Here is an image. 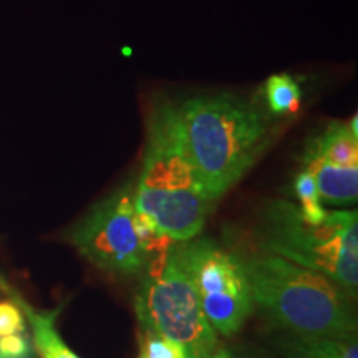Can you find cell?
I'll return each mask as SVG.
<instances>
[{
	"mask_svg": "<svg viewBox=\"0 0 358 358\" xmlns=\"http://www.w3.org/2000/svg\"><path fill=\"white\" fill-rule=\"evenodd\" d=\"M164 106L216 203L252 169L271 138L266 115L231 93H201Z\"/></svg>",
	"mask_w": 358,
	"mask_h": 358,
	"instance_id": "1",
	"label": "cell"
},
{
	"mask_svg": "<svg viewBox=\"0 0 358 358\" xmlns=\"http://www.w3.org/2000/svg\"><path fill=\"white\" fill-rule=\"evenodd\" d=\"M244 266L254 307L282 332L357 337L355 299L330 277L261 252Z\"/></svg>",
	"mask_w": 358,
	"mask_h": 358,
	"instance_id": "2",
	"label": "cell"
},
{
	"mask_svg": "<svg viewBox=\"0 0 358 358\" xmlns=\"http://www.w3.org/2000/svg\"><path fill=\"white\" fill-rule=\"evenodd\" d=\"M214 204L166 106H156L148 120L145 155L134 182V208L173 243H186L201 234Z\"/></svg>",
	"mask_w": 358,
	"mask_h": 358,
	"instance_id": "3",
	"label": "cell"
},
{
	"mask_svg": "<svg viewBox=\"0 0 358 358\" xmlns=\"http://www.w3.org/2000/svg\"><path fill=\"white\" fill-rule=\"evenodd\" d=\"M261 254H271L330 277L348 295L358 290V216L334 211L312 226L299 214V206L275 201L262 213L256 229Z\"/></svg>",
	"mask_w": 358,
	"mask_h": 358,
	"instance_id": "4",
	"label": "cell"
},
{
	"mask_svg": "<svg viewBox=\"0 0 358 358\" xmlns=\"http://www.w3.org/2000/svg\"><path fill=\"white\" fill-rule=\"evenodd\" d=\"M134 307L143 329L181 343L189 358H206L219 345L182 262L179 243L150 257Z\"/></svg>",
	"mask_w": 358,
	"mask_h": 358,
	"instance_id": "5",
	"label": "cell"
},
{
	"mask_svg": "<svg viewBox=\"0 0 358 358\" xmlns=\"http://www.w3.org/2000/svg\"><path fill=\"white\" fill-rule=\"evenodd\" d=\"M179 252L214 332L236 335L254 310L243 256L211 237L179 243Z\"/></svg>",
	"mask_w": 358,
	"mask_h": 358,
	"instance_id": "6",
	"label": "cell"
},
{
	"mask_svg": "<svg viewBox=\"0 0 358 358\" xmlns=\"http://www.w3.org/2000/svg\"><path fill=\"white\" fill-rule=\"evenodd\" d=\"M134 182L128 181L98 201L75 222L69 243L82 256L110 275H141L150 254L134 229Z\"/></svg>",
	"mask_w": 358,
	"mask_h": 358,
	"instance_id": "7",
	"label": "cell"
},
{
	"mask_svg": "<svg viewBox=\"0 0 358 358\" xmlns=\"http://www.w3.org/2000/svg\"><path fill=\"white\" fill-rule=\"evenodd\" d=\"M2 287L7 290L8 295L24 313L25 322H29L30 332H32V343L37 358H80L66 342L62 338L57 329V317L62 307L53 308V310H38L32 303L27 302L15 289L8 287L3 284Z\"/></svg>",
	"mask_w": 358,
	"mask_h": 358,
	"instance_id": "8",
	"label": "cell"
},
{
	"mask_svg": "<svg viewBox=\"0 0 358 358\" xmlns=\"http://www.w3.org/2000/svg\"><path fill=\"white\" fill-rule=\"evenodd\" d=\"M302 166L315 181L320 203L350 206L358 198V168L337 166L327 161L302 156Z\"/></svg>",
	"mask_w": 358,
	"mask_h": 358,
	"instance_id": "9",
	"label": "cell"
},
{
	"mask_svg": "<svg viewBox=\"0 0 358 358\" xmlns=\"http://www.w3.org/2000/svg\"><path fill=\"white\" fill-rule=\"evenodd\" d=\"M303 156H310L337 166L358 168L357 118L350 123L332 122L308 143Z\"/></svg>",
	"mask_w": 358,
	"mask_h": 358,
	"instance_id": "10",
	"label": "cell"
},
{
	"mask_svg": "<svg viewBox=\"0 0 358 358\" xmlns=\"http://www.w3.org/2000/svg\"><path fill=\"white\" fill-rule=\"evenodd\" d=\"M275 345L284 358H358L357 337L285 334Z\"/></svg>",
	"mask_w": 358,
	"mask_h": 358,
	"instance_id": "11",
	"label": "cell"
},
{
	"mask_svg": "<svg viewBox=\"0 0 358 358\" xmlns=\"http://www.w3.org/2000/svg\"><path fill=\"white\" fill-rule=\"evenodd\" d=\"M264 95H266L267 108L274 115L292 113L301 106V87L289 75H274L268 78Z\"/></svg>",
	"mask_w": 358,
	"mask_h": 358,
	"instance_id": "12",
	"label": "cell"
},
{
	"mask_svg": "<svg viewBox=\"0 0 358 358\" xmlns=\"http://www.w3.org/2000/svg\"><path fill=\"white\" fill-rule=\"evenodd\" d=\"M143 358H189L181 343L164 337L155 330L143 329L141 355Z\"/></svg>",
	"mask_w": 358,
	"mask_h": 358,
	"instance_id": "13",
	"label": "cell"
},
{
	"mask_svg": "<svg viewBox=\"0 0 358 358\" xmlns=\"http://www.w3.org/2000/svg\"><path fill=\"white\" fill-rule=\"evenodd\" d=\"M25 332V317L20 307L12 301L0 302V337L3 335L24 334Z\"/></svg>",
	"mask_w": 358,
	"mask_h": 358,
	"instance_id": "14",
	"label": "cell"
},
{
	"mask_svg": "<svg viewBox=\"0 0 358 358\" xmlns=\"http://www.w3.org/2000/svg\"><path fill=\"white\" fill-rule=\"evenodd\" d=\"M30 355V343L24 334L0 337V358H29Z\"/></svg>",
	"mask_w": 358,
	"mask_h": 358,
	"instance_id": "15",
	"label": "cell"
},
{
	"mask_svg": "<svg viewBox=\"0 0 358 358\" xmlns=\"http://www.w3.org/2000/svg\"><path fill=\"white\" fill-rule=\"evenodd\" d=\"M294 189L301 203H307V201H320L315 181H313L312 174L307 173L306 169H302V171L297 174V178H295Z\"/></svg>",
	"mask_w": 358,
	"mask_h": 358,
	"instance_id": "16",
	"label": "cell"
},
{
	"mask_svg": "<svg viewBox=\"0 0 358 358\" xmlns=\"http://www.w3.org/2000/svg\"><path fill=\"white\" fill-rule=\"evenodd\" d=\"M206 358H234V357H232L231 353L226 350V348H222V347L217 345Z\"/></svg>",
	"mask_w": 358,
	"mask_h": 358,
	"instance_id": "17",
	"label": "cell"
},
{
	"mask_svg": "<svg viewBox=\"0 0 358 358\" xmlns=\"http://www.w3.org/2000/svg\"><path fill=\"white\" fill-rule=\"evenodd\" d=\"M29 358H34V357H32V355H30V357H29Z\"/></svg>",
	"mask_w": 358,
	"mask_h": 358,
	"instance_id": "18",
	"label": "cell"
},
{
	"mask_svg": "<svg viewBox=\"0 0 358 358\" xmlns=\"http://www.w3.org/2000/svg\"><path fill=\"white\" fill-rule=\"evenodd\" d=\"M138 358H143V357H138Z\"/></svg>",
	"mask_w": 358,
	"mask_h": 358,
	"instance_id": "19",
	"label": "cell"
}]
</instances>
